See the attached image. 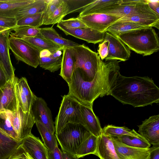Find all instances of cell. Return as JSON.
Listing matches in <instances>:
<instances>
[{
    "label": "cell",
    "mask_w": 159,
    "mask_h": 159,
    "mask_svg": "<svg viewBox=\"0 0 159 159\" xmlns=\"http://www.w3.org/2000/svg\"><path fill=\"white\" fill-rule=\"evenodd\" d=\"M119 61H102L101 67L94 78L91 81L84 80L78 68L74 69L71 80L68 84V95L80 103L93 106L99 97L109 95L111 87L120 72Z\"/></svg>",
    "instance_id": "obj_1"
},
{
    "label": "cell",
    "mask_w": 159,
    "mask_h": 159,
    "mask_svg": "<svg viewBox=\"0 0 159 159\" xmlns=\"http://www.w3.org/2000/svg\"><path fill=\"white\" fill-rule=\"evenodd\" d=\"M124 104L134 107L159 103V89L148 76L126 77L119 72L109 95Z\"/></svg>",
    "instance_id": "obj_2"
},
{
    "label": "cell",
    "mask_w": 159,
    "mask_h": 159,
    "mask_svg": "<svg viewBox=\"0 0 159 159\" xmlns=\"http://www.w3.org/2000/svg\"><path fill=\"white\" fill-rule=\"evenodd\" d=\"M116 36L130 50L143 56L151 55L159 50L158 37L152 27L130 31Z\"/></svg>",
    "instance_id": "obj_3"
},
{
    "label": "cell",
    "mask_w": 159,
    "mask_h": 159,
    "mask_svg": "<svg viewBox=\"0 0 159 159\" xmlns=\"http://www.w3.org/2000/svg\"><path fill=\"white\" fill-rule=\"evenodd\" d=\"M75 58V69L78 68L84 80H93L101 67L102 60L98 53L84 44L72 48Z\"/></svg>",
    "instance_id": "obj_4"
},
{
    "label": "cell",
    "mask_w": 159,
    "mask_h": 159,
    "mask_svg": "<svg viewBox=\"0 0 159 159\" xmlns=\"http://www.w3.org/2000/svg\"><path fill=\"white\" fill-rule=\"evenodd\" d=\"M91 134L81 124L67 123L55 135L62 150L75 155L79 147Z\"/></svg>",
    "instance_id": "obj_5"
},
{
    "label": "cell",
    "mask_w": 159,
    "mask_h": 159,
    "mask_svg": "<svg viewBox=\"0 0 159 159\" xmlns=\"http://www.w3.org/2000/svg\"><path fill=\"white\" fill-rule=\"evenodd\" d=\"M62 100L55 122V134H58L67 123L80 124L84 126L80 109V103L68 94L62 96Z\"/></svg>",
    "instance_id": "obj_6"
},
{
    "label": "cell",
    "mask_w": 159,
    "mask_h": 159,
    "mask_svg": "<svg viewBox=\"0 0 159 159\" xmlns=\"http://www.w3.org/2000/svg\"><path fill=\"white\" fill-rule=\"evenodd\" d=\"M9 49L16 59L34 68L39 65L40 51L25 40L10 36Z\"/></svg>",
    "instance_id": "obj_7"
},
{
    "label": "cell",
    "mask_w": 159,
    "mask_h": 159,
    "mask_svg": "<svg viewBox=\"0 0 159 159\" xmlns=\"http://www.w3.org/2000/svg\"><path fill=\"white\" fill-rule=\"evenodd\" d=\"M102 13L123 17L126 16H157L150 8L147 0H123L120 5L99 11L95 13Z\"/></svg>",
    "instance_id": "obj_8"
},
{
    "label": "cell",
    "mask_w": 159,
    "mask_h": 159,
    "mask_svg": "<svg viewBox=\"0 0 159 159\" xmlns=\"http://www.w3.org/2000/svg\"><path fill=\"white\" fill-rule=\"evenodd\" d=\"M16 100V106L15 111H7L12 125L21 141L31 133V130L35 121L31 111L24 112L19 106L17 98Z\"/></svg>",
    "instance_id": "obj_9"
},
{
    "label": "cell",
    "mask_w": 159,
    "mask_h": 159,
    "mask_svg": "<svg viewBox=\"0 0 159 159\" xmlns=\"http://www.w3.org/2000/svg\"><path fill=\"white\" fill-rule=\"evenodd\" d=\"M31 111L35 122L41 124L53 134L55 132L51 112L45 100L34 95Z\"/></svg>",
    "instance_id": "obj_10"
},
{
    "label": "cell",
    "mask_w": 159,
    "mask_h": 159,
    "mask_svg": "<svg viewBox=\"0 0 159 159\" xmlns=\"http://www.w3.org/2000/svg\"><path fill=\"white\" fill-rule=\"evenodd\" d=\"M104 40L108 41L109 43L108 53L105 61H125L129 58L130 50L116 36L106 31Z\"/></svg>",
    "instance_id": "obj_11"
},
{
    "label": "cell",
    "mask_w": 159,
    "mask_h": 159,
    "mask_svg": "<svg viewBox=\"0 0 159 159\" xmlns=\"http://www.w3.org/2000/svg\"><path fill=\"white\" fill-rule=\"evenodd\" d=\"M77 17L87 27L101 32H105L110 26L122 17L102 13H93Z\"/></svg>",
    "instance_id": "obj_12"
},
{
    "label": "cell",
    "mask_w": 159,
    "mask_h": 159,
    "mask_svg": "<svg viewBox=\"0 0 159 159\" xmlns=\"http://www.w3.org/2000/svg\"><path fill=\"white\" fill-rule=\"evenodd\" d=\"M57 27L66 35H70L76 38L94 44L102 42L104 40L105 32H101L88 27L80 28L66 27L58 23Z\"/></svg>",
    "instance_id": "obj_13"
},
{
    "label": "cell",
    "mask_w": 159,
    "mask_h": 159,
    "mask_svg": "<svg viewBox=\"0 0 159 159\" xmlns=\"http://www.w3.org/2000/svg\"><path fill=\"white\" fill-rule=\"evenodd\" d=\"M138 127L139 134L150 144L159 146V115L145 119Z\"/></svg>",
    "instance_id": "obj_14"
},
{
    "label": "cell",
    "mask_w": 159,
    "mask_h": 159,
    "mask_svg": "<svg viewBox=\"0 0 159 159\" xmlns=\"http://www.w3.org/2000/svg\"><path fill=\"white\" fill-rule=\"evenodd\" d=\"M11 29L0 33V64L8 80H11L15 76V69L11 62L8 44V39Z\"/></svg>",
    "instance_id": "obj_15"
},
{
    "label": "cell",
    "mask_w": 159,
    "mask_h": 159,
    "mask_svg": "<svg viewBox=\"0 0 159 159\" xmlns=\"http://www.w3.org/2000/svg\"><path fill=\"white\" fill-rule=\"evenodd\" d=\"M115 150L120 159H149L150 148H142L126 145L111 136Z\"/></svg>",
    "instance_id": "obj_16"
},
{
    "label": "cell",
    "mask_w": 159,
    "mask_h": 159,
    "mask_svg": "<svg viewBox=\"0 0 159 159\" xmlns=\"http://www.w3.org/2000/svg\"><path fill=\"white\" fill-rule=\"evenodd\" d=\"M15 89L19 106L25 113L30 112L34 94L30 89L25 77H15Z\"/></svg>",
    "instance_id": "obj_17"
},
{
    "label": "cell",
    "mask_w": 159,
    "mask_h": 159,
    "mask_svg": "<svg viewBox=\"0 0 159 159\" xmlns=\"http://www.w3.org/2000/svg\"><path fill=\"white\" fill-rule=\"evenodd\" d=\"M21 144L33 159H49L47 148L39 137L32 133L24 139Z\"/></svg>",
    "instance_id": "obj_18"
},
{
    "label": "cell",
    "mask_w": 159,
    "mask_h": 159,
    "mask_svg": "<svg viewBox=\"0 0 159 159\" xmlns=\"http://www.w3.org/2000/svg\"><path fill=\"white\" fill-rule=\"evenodd\" d=\"M15 77L8 80L5 84L0 88V111L12 112L16 109L17 100Z\"/></svg>",
    "instance_id": "obj_19"
},
{
    "label": "cell",
    "mask_w": 159,
    "mask_h": 159,
    "mask_svg": "<svg viewBox=\"0 0 159 159\" xmlns=\"http://www.w3.org/2000/svg\"><path fill=\"white\" fill-rule=\"evenodd\" d=\"M80 109L83 120L84 126L92 134L98 137L102 133L99 120L95 114L93 106L80 103Z\"/></svg>",
    "instance_id": "obj_20"
},
{
    "label": "cell",
    "mask_w": 159,
    "mask_h": 159,
    "mask_svg": "<svg viewBox=\"0 0 159 159\" xmlns=\"http://www.w3.org/2000/svg\"><path fill=\"white\" fill-rule=\"evenodd\" d=\"M94 155L100 159H120L116 153L111 136L103 133L98 137Z\"/></svg>",
    "instance_id": "obj_21"
},
{
    "label": "cell",
    "mask_w": 159,
    "mask_h": 159,
    "mask_svg": "<svg viewBox=\"0 0 159 159\" xmlns=\"http://www.w3.org/2000/svg\"><path fill=\"white\" fill-rule=\"evenodd\" d=\"M61 51L51 52L48 50L40 52L39 65L42 68L52 72L61 68L62 60Z\"/></svg>",
    "instance_id": "obj_22"
},
{
    "label": "cell",
    "mask_w": 159,
    "mask_h": 159,
    "mask_svg": "<svg viewBox=\"0 0 159 159\" xmlns=\"http://www.w3.org/2000/svg\"><path fill=\"white\" fill-rule=\"evenodd\" d=\"M60 75L68 84L70 81L75 69V58L72 48H66L63 50Z\"/></svg>",
    "instance_id": "obj_23"
},
{
    "label": "cell",
    "mask_w": 159,
    "mask_h": 159,
    "mask_svg": "<svg viewBox=\"0 0 159 159\" xmlns=\"http://www.w3.org/2000/svg\"><path fill=\"white\" fill-rule=\"evenodd\" d=\"M34 0H0V16L15 17L21 8Z\"/></svg>",
    "instance_id": "obj_24"
},
{
    "label": "cell",
    "mask_w": 159,
    "mask_h": 159,
    "mask_svg": "<svg viewBox=\"0 0 159 159\" xmlns=\"http://www.w3.org/2000/svg\"><path fill=\"white\" fill-rule=\"evenodd\" d=\"M123 1V0H92L83 8L78 16L95 13L98 11L118 6Z\"/></svg>",
    "instance_id": "obj_25"
},
{
    "label": "cell",
    "mask_w": 159,
    "mask_h": 159,
    "mask_svg": "<svg viewBox=\"0 0 159 159\" xmlns=\"http://www.w3.org/2000/svg\"><path fill=\"white\" fill-rule=\"evenodd\" d=\"M40 33L45 38L50 40L63 49L73 48L79 44L61 36L52 27L40 28Z\"/></svg>",
    "instance_id": "obj_26"
},
{
    "label": "cell",
    "mask_w": 159,
    "mask_h": 159,
    "mask_svg": "<svg viewBox=\"0 0 159 159\" xmlns=\"http://www.w3.org/2000/svg\"><path fill=\"white\" fill-rule=\"evenodd\" d=\"M50 0H34L18 12L15 18L17 20L29 16L43 13L46 10Z\"/></svg>",
    "instance_id": "obj_27"
},
{
    "label": "cell",
    "mask_w": 159,
    "mask_h": 159,
    "mask_svg": "<svg viewBox=\"0 0 159 159\" xmlns=\"http://www.w3.org/2000/svg\"><path fill=\"white\" fill-rule=\"evenodd\" d=\"M21 143L0 130V159H7Z\"/></svg>",
    "instance_id": "obj_28"
},
{
    "label": "cell",
    "mask_w": 159,
    "mask_h": 159,
    "mask_svg": "<svg viewBox=\"0 0 159 159\" xmlns=\"http://www.w3.org/2000/svg\"><path fill=\"white\" fill-rule=\"evenodd\" d=\"M23 39L34 46L40 52L46 50L51 52H53L58 50L62 51L64 49L57 44L44 38L40 33L35 37L27 38Z\"/></svg>",
    "instance_id": "obj_29"
},
{
    "label": "cell",
    "mask_w": 159,
    "mask_h": 159,
    "mask_svg": "<svg viewBox=\"0 0 159 159\" xmlns=\"http://www.w3.org/2000/svg\"><path fill=\"white\" fill-rule=\"evenodd\" d=\"M131 21L143 26L159 29V16H157L130 15L123 16L117 22Z\"/></svg>",
    "instance_id": "obj_30"
},
{
    "label": "cell",
    "mask_w": 159,
    "mask_h": 159,
    "mask_svg": "<svg viewBox=\"0 0 159 159\" xmlns=\"http://www.w3.org/2000/svg\"><path fill=\"white\" fill-rule=\"evenodd\" d=\"M102 129V133L113 137H118L123 135H128L145 140L134 129L131 130L125 126L119 127L113 125H108Z\"/></svg>",
    "instance_id": "obj_31"
},
{
    "label": "cell",
    "mask_w": 159,
    "mask_h": 159,
    "mask_svg": "<svg viewBox=\"0 0 159 159\" xmlns=\"http://www.w3.org/2000/svg\"><path fill=\"white\" fill-rule=\"evenodd\" d=\"M149 27H150L131 21L116 22L110 26L106 31L116 36L130 31Z\"/></svg>",
    "instance_id": "obj_32"
},
{
    "label": "cell",
    "mask_w": 159,
    "mask_h": 159,
    "mask_svg": "<svg viewBox=\"0 0 159 159\" xmlns=\"http://www.w3.org/2000/svg\"><path fill=\"white\" fill-rule=\"evenodd\" d=\"M98 137L92 134L84 140L78 148L75 155L78 158L86 155L95 154Z\"/></svg>",
    "instance_id": "obj_33"
},
{
    "label": "cell",
    "mask_w": 159,
    "mask_h": 159,
    "mask_svg": "<svg viewBox=\"0 0 159 159\" xmlns=\"http://www.w3.org/2000/svg\"><path fill=\"white\" fill-rule=\"evenodd\" d=\"M35 123L43 143L49 152L52 151L58 145L55 134L52 133L40 123L35 122Z\"/></svg>",
    "instance_id": "obj_34"
},
{
    "label": "cell",
    "mask_w": 159,
    "mask_h": 159,
    "mask_svg": "<svg viewBox=\"0 0 159 159\" xmlns=\"http://www.w3.org/2000/svg\"><path fill=\"white\" fill-rule=\"evenodd\" d=\"M0 130L14 139L21 142L12 125L7 111H0Z\"/></svg>",
    "instance_id": "obj_35"
},
{
    "label": "cell",
    "mask_w": 159,
    "mask_h": 159,
    "mask_svg": "<svg viewBox=\"0 0 159 159\" xmlns=\"http://www.w3.org/2000/svg\"><path fill=\"white\" fill-rule=\"evenodd\" d=\"M11 30L14 32H11L10 36L21 39L35 37L40 34V28L28 26H16Z\"/></svg>",
    "instance_id": "obj_36"
},
{
    "label": "cell",
    "mask_w": 159,
    "mask_h": 159,
    "mask_svg": "<svg viewBox=\"0 0 159 159\" xmlns=\"http://www.w3.org/2000/svg\"><path fill=\"white\" fill-rule=\"evenodd\" d=\"M70 7L68 0H63L48 20L47 25H54L60 22L64 17L70 13Z\"/></svg>",
    "instance_id": "obj_37"
},
{
    "label": "cell",
    "mask_w": 159,
    "mask_h": 159,
    "mask_svg": "<svg viewBox=\"0 0 159 159\" xmlns=\"http://www.w3.org/2000/svg\"><path fill=\"white\" fill-rule=\"evenodd\" d=\"M122 143L129 146L142 148H150V144L146 140L128 135H123L117 137Z\"/></svg>",
    "instance_id": "obj_38"
},
{
    "label": "cell",
    "mask_w": 159,
    "mask_h": 159,
    "mask_svg": "<svg viewBox=\"0 0 159 159\" xmlns=\"http://www.w3.org/2000/svg\"><path fill=\"white\" fill-rule=\"evenodd\" d=\"M43 13H38L23 17L17 20L16 26H28L39 28L43 25Z\"/></svg>",
    "instance_id": "obj_39"
},
{
    "label": "cell",
    "mask_w": 159,
    "mask_h": 159,
    "mask_svg": "<svg viewBox=\"0 0 159 159\" xmlns=\"http://www.w3.org/2000/svg\"><path fill=\"white\" fill-rule=\"evenodd\" d=\"M62 1L63 0H50L46 10L43 13V25H46L49 18Z\"/></svg>",
    "instance_id": "obj_40"
},
{
    "label": "cell",
    "mask_w": 159,
    "mask_h": 159,
    "mask_svg": "<svg viewBox=\"0 0 159 159\" xmlns=\"http://www.w3.org/2000/svg\"><path fill=\"white\" fill-rule=\"evenodd\" d=\"M59 23L66 27L72 28H80L87 27L78 17L62 20Z\"/></svg>",
    "instance_id": "obj_41"
},
{
    "label": "cell",
    "mask_w": 159,
    "mask_h": 159,
    "mask_svg": "<svg viewBox=\"0 0 159 159\" xmlns=\"http://www.w3.org/2000/svg\"><path fill=\"white\" fill-rule=\"evenodd\" d=\"M7 159H33L20 144Z\"/></svg>",
    "instance_id": "obj_42"
},
{
    "label": "cell",
    "mask_w": 159,
    "mask_h": 159,
    "mask_svg": "<svg viewBox=\"0 0 159 159\" xmlns=\"http://www.w3.org/2000/svg\"><path fill=\"white\" fill-rule=\"evenodd\" d=\"M17 21L15 17L0 16V27L12 29L16 26Z\"/></svg>",
    "instance_id": "obj_43"
},
{
    "label": "cell",
    "mask_w": 159,
    "mask_h": 159,
    "mask_svg": "<svg viewBox=\"0 0 159 159\" xmlns=\"http://www.w3.org/2000/svg\"><path fill=\"white\" fill-rule=\"evenodd\" d=\"M109 46V42L105 40H104L99 44L98 54L102 61L105 59L108 55Z\"/></svg>",
    "instance_id": "obj_44"
},
{
    "label": "cell",
    "mask_w": 159,
    "mask_h": 159,
    "mask_svg": "<svg viewBox=\"0 0 159 159\" xmlns=\"http://www.w3.org/2000/svg\"><path fill=\"white\" fill-rule=\"evenodd\" d=\"M49 159H63L61 151L57 145L52 152L48 151Z\"/></svg>",
    "instance_id": "obj_45"
},
{
    "label": "cell",
    "mask_w": 159,
    "mask_h": 159,
    "mask_svg": "<svg viewBox=\"0 0 159 159\" xmlns=\"http://www.w3.org/2000/svg\"><path fill=\"white\" fill-rule=\"evenodd\" d=\"M147 2L151 10L159 16V1L147 0Z\"/></svg>",
    "instance_id": "obj_46"
},
{
    "label": "cell",
    "mask_w": 159,
    "mask_h": 159,
    "mask_svg": "<svg viewBox=\"0 0 159 159\" xmlns=\"http://www.w3.org/2000/svg\"><path fill=\"white\" fill-rule=\"evenodd\" d=\"M150 155L149 159H159V146H153L150 148Z\"/></svg>",
    "instance_id": "obj_47"
},
{
    "label": "cell",
    "mask_w": 159,
    "mask_h": 159,
    "mask_svg": "<svg viewBox=\"0 0 159 159\" xmlns=\"http://www.w3.org/2000/svg\"><path fill=\"white\" fill-rule=\"evenodd\" d=\"M8 80L7 77L0 64V88L3 86Z\"/></svg>",
    "instance_id": "obj_48"
},
{
    "label": "cell",
    "mask_w": 159,
    "mask_h": 159,
    "mask_svg": "<svg viewBox=\"0 0 159 159\" xmlns=\"http://www.w3.org/2000/svg\"><path fill=\"white\" fill-rule=\"evenodd\" d=\"M61 152L63 159H79L75 155L62 150L61 151Z\"/></svg>",
    "instance_id": "obj_49"
},
{
    "label": "cell",
    "mask_w": 159,
    "mask_h": 159,
    "mask_svg": "<svg viewBox=\"0 0 159 159\" xmlns=\"http://www.w3.org/2000/svg\"><path fill=\"white\" fill-rule=\"evenodd\" d=\"M10 29L7 28L0 27V33L5 30Z\"/></svg>",
    "instance_id": "obj_50"
}]
</instances>
